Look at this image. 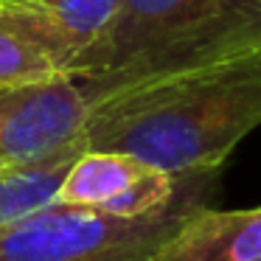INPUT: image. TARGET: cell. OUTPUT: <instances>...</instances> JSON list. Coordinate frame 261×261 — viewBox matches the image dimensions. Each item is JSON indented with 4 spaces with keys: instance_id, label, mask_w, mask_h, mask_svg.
Segmentation results:
<instances>
[{
    "instance_id": "obj_3",
    "label": "cell",
    "mask_w": 261,
    "mask_h": 261,
    "mask_svg": "<svg viewBox=\"0 0 261 261\" xmlns=\"http://www.w3.org/2000/svg\"><path fill=\"white\" fill-rule=\"evenodd\" d=\"M214 171L182 177L166 208L143 216H113L51 202L0 227V261H154L174 230L205 202Z\"/></svg>"
},
{
    "instance_id": "obj_9",
    "label": "cell",
    "mask_w": 261,
    "mask_h": 261,
    "mask_svg": "<svg viewBox=\"0 0 261 261\" xmlns=\"http://www.w3.org/2000/svg\"><path fill=\"white\" fill-rule=\"evenodd\" d=\"M54 17L76 51L73 79H85L98 68V59L118 17L121 0H37Z\"/></svg>"
},
{
    "instance_id": "obj_4",
    "label": "cell",
    "mask_w": 261,
    "mask_h": 261,
    "mask_svg": "<svg viewBox=\"0 0 261 261\" xmlns=\"http://www.w3.org/2000/svg\"><path fill=\"white\" fill-rule=\"evenodd\" d=\"M87 101L70 76L0 96V171L37 163L82 141Z\"/></svg>"
},
{
    "instance_id": "obj_5",
    "label": "cell",
    "mask_w": 261,
    "mask_h": 261,
    "mask_svg": "<svg viewBox=\"0 0 261 261\" xmlns=\"http://www.w3.org/2000/svg\"><path fill=\"white\" fill-rule=\"evenodd\" d=\"M182 177L158 171L124 152L82 149L59 182L57 202L113 216H143L166 208L180 191Z\"/></svg>"
},
{
    "instance_id": "obj_6",
    "label": "cell",
    "mask_w": 261,
    "mask_h": 261,
    "mask_svg": "<svg viewBox=\"0 0 261 261\" xmlns=\"http://www.w3.org/2000/svg\"><path fill=\"white\" fill-rule=\"evenodd\" d=\"M76 51L37 0H0V96L57 76L73 79Z\"/></svg>"
},
{
    "instance_id": "obj_7",
    "label": "cell",
    "mask_w": 261,
    "mask_h": 261,
    "mask_svg": "<svg viewBox=\"0 0 261 261\" xmlns=\"http://www.w3.org/2000/svg\"><path fill=\"white\" fill-rule=\"evenodd\" d=\"M154 261H261V208L214 211L199 205Z\"/></svg>"
},
{
    "instance_id": "obj_8",
    "label": "cell",
    "mask_w": 261,
    "mask_h": 261,
    "mask_svg": "<svg viewBox=\"0 0 261 261\" xmlns=\"http://www.w3.org/2000/svg\"><path fill=\"white\" fill-rule=\"evenodd\" d=\"M85 149V141L62 149V152L42 158L37 163L14 166L0 171V227H9L37 211L57 202V191L70 163Z\"/></svg>"
},
{
    "instance_id": "obj_1",
    "label": "cell",
    "mask_w": 261,
    "mask_h": 261,
    "mask_svg": "<svg viewBox=\"0 0 261 261\" xmlns=\"http://www.w3.org/2000/svg\"><path fill=\"white\" fill-rule=\"evenodd\" d=\"M261 126V51L87 104L85 149L124 152L171 177L216 171Z\"/></svg>"
},
{
    "instance_id": "obj_2",
    "label": "cell",
    "mask_w": 261,
    "mask_h": 261,
    "mask_svg": "<svg viewBox=\"0 0 261 261\" xmlns=\"http://www.w3.org/2000/svg\"><path fill=\"white\" fill-rule=\"evenodd\" d=\"M261 51V0H121L85 101Z\"/></svg>"
}]
</instances>
